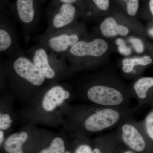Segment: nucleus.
<instances>
[{
    "instance_id": "c756f323",
    "label": "nucleus",
    "mask_w": 153,
    "mask_h": 153,
    "mask_svg": "<svg viewBox=\"0 0 153 153\" xmlns=\"http://www.w3.org/2000/svg\"><path fill=\"white\" fill-rule=\"evenodd\" d=\"M40 1H41V4H44V3H45L47 0H40Z\"/></svg>"
},
{
    "instance_id": "9b49d317",
    "label": "nucleus",
    "mask_w": 153,
    "mask_h": 153,
    "mask_svg": "<svg viewBox=\"0 0 153 153\" xmlns=\"http://www.w3.org/2000/svg\"><path fill=\"white\" fill-rule=\"evenodd\" d=\"M99 30L102 36L106 38H115L119 36L126 37L131 32L128 27L119 23L112 16L105 18L100 24Z\"/></svg>"
},
{
    "instance_id": "a878e982",
    "label": "nucleus",
    "mask_w": 153,
    "mask_h": 153,
    "mask_svg": "<svg viewBox=\"0 0 153 153\" xmlns=\"http://www.w3.org/2000/svg\"><path fill=\"white\" fill-rule=\"evenodd\" d=\"M4 134L3 130H0V145L1 146L4 143Z\"/></svg>"
},
{
    "instance_id": "f8f14e48",
    "label": "nucleus",
    "mask_w": 153,
    "mask_h": 153,
    "mask_svg": "<svg viewBox=\"0 0 153 153\" xmlns=\"http://www.w3.org/2000/svg\"><path fill=\"white\" fill-rule=\"evenodd\" d=\"M70 96L68 91L64 90L60 85L51 88L44 94L42 101V107L45 111H52L56 107L63 104L65 100Z\"/></svg>"
},
{
    "instance_id": "4be33fe9",
    "label": "nucleus",
    "mask_w": 153,
    "mask_h": 153,
    "mask_svg": "<svg viewBox=\"0 0 153 153\" xmlns=\"http://www.w3.org/2000/svg\"><path fill=\"white\" fill-rule=\"evenodd\" d=\"M94 7L99 10L105 11L108 10L110 7V0H89Z\"/></svg>"
},
{
    "instance_id": "bb28decb",
    "label": "nucleus",
    "mask_w": 153,
    "mask_h": 153,
    "mask_svg": "<svg viewBox=\"0 0 153 153\" xmlns=\"http://www.w3.org/2000/svg\"><path fill=\"white\" fill-rule=\"evenodd\" d=\"M149 8L151 14L153 16V0H150L149 2Z\"/></svg>"
},
{
    "instance_id": "f257e3e1",
    "label": "nucleus",
    "mask_w": 153,
    "mask_h": 153,
    "mask_svg": "<svg viewBox=\"0 0 153 153\" xmlns=\"http://www.w3.org/2000/svg\"><path fill=\"white\" fill-rule=\"evenodd\" d=\"M84 93L85 98L96 105L131 109L129 85L111 68L104 67L96 74L85 85Z\"/></svg>"
},
{
    "instance_id": "9d476101",
    "label": "nucleus",
    "mask_w": 153,
    "mask_h": 153,
    "mask_svg": "<svg viewBox=\"0 0 153 153\" xmlns=\"http://www.w3.org/2000/svg\"><path fill=\"white\" fill-rule=\"evenodd\" d=\"M152 62V59L147 55L140 57H126L121 61L120 68L124 77L134 79L140 76L143 68Z\"/></svg>"
},
{
    "instance_id": "7ed1b4c3",
    "label": "nucleus",
    "mask_w": 153,
    "mask_h": 153,
    "mask_svg": "<svg viewBox=\"0 0 153 153\" xmlns=\"http://www.w3.org/2000/svg\"><path fill=\"white\" fill-rule=\"evenodd\" d=\"M111 47L104 38H96L90 41L81 40L68 51L78 66L83 67L101 66L105 65Z\"/></svg>"
},
{
    "instance_id": "4468645a",
    "label": "nucleus",
    "mask_w": 153,
    "mask_h": 153,
    "mask_svg": "<svg viewBox=\"0 0 153 153\" xmlns=\"http://www.w3.org/2000/svg\"><path fill=\"white\" fill-rule=\"evenodd\" d=\"M28 138V134L25 131L15 133L6 140L4 149L7 153H24L23 145Z\"/></svg>"
},
{
    "instance_id": "f3484780",
    "label": "nucleus",
    "mask_w": 153,
    "mask_h": 153,
    "mask_svg": "<svg viewBox=\"0 0 153 153\" xmlns=\"http://www.w3.org/2000/svg\"><path fill=\"white\" fill-rule=\"evenodd\" d=\"M142 123L147 137L153 141V107L152 110L146 116L144 120L142 121Z\"/></svg>"
},
{
    "instance_id": "cd10ccee",
    "label": "nucleus",
    "mask_w": 153,
    "mask_h": 153,
    "mask_svg": "<svg viewBox=\"0 0 153 153\" xmlns=\"http://www.w3.org/2000/svg\"><path fill=\"white\" fill-rule=\"evenodd\" d=\"M119 153H137L135 152L134 151L131 150L129 149L128 148L125 149L123 150H120V152Z\"/></svg>"
},
{
    "instance_id": "f03ea898",
    "label": "nucleus",
    "mask_w": 153,
    "mask_h": 153,
    "mask_svg": "<svg viewBox=\"0 0 153 153\" xmlns=\"http://www.w3.org/2000/svg\"><path fill=\"white\" fill-rule=\"evenodd\" d=\"M134 111L94 104L76 111V126L82 131L100 132L118 125L125 117L132 114Z\"/></svg>"
},
{
    "instance_id": "7c9ffc66",
    "label": "nucleus",
    "mask_w": 153,
    "mask_h": 153,
    "mask_svg": "<svg viewBox=\"0 0 153 153\" xmlns=\"http://www.w3.org/2000/svg\"><path fill=\"white\" fill-rule=\"evenodd\" d=\"M64 153H71L70 152H69V151H66V152H64Z\"/></svg>"
},
{
    "instance_id": "39448f33",
    "label": "nucleus",
    "mask_w": 153,
    "mask_h": 153,
    "mask_svg": "<svg viewBox=\"0 0 153 153\" xmlns=\"http://www.w3.org/2000/svg\"><path fill=\"white\" fill-rule=\"evenodd\" d=\"M51 26L55 30H61L74 23L79 13L75 4H61L49 7Z\"/></svg>"
},
{
    "instance_id": "412c9836",
    "label": "nucleus",
    "mask_w": 153,
    "mask_h": 153,
    "mask_svg": "<svg viewBox=\"0 0 153 153\" xmlns=\"http://www.w3.org/2000/svg\"><path fill=\"white\" fill-rule=\"evenodd\" d=\"M13 120L7 114H0V129L5 131L8 129L12 125Z\"/></svg>"
},
{
    "instance_id": "a211bd4d",
    "label": "nucleus",
    "mask_w": 153,
    "mask_h": 153,
    "mask_svg": "<svg viewBox=\"0 0 153 153\" xmlns=\"http://www.w3.org/2000/svg\"><path fill=\"white\" fill-rule=\"evenodd\" d=\"M115 43L117 46L118 51L121 55L126 57L131 55L132 49L127 45L126 42L123 38L120 37L117 38Z\"/></svg>"
},
{
    "instance_id": "b1692460",
    "label": "nucleus",
    "mask_w": 153,
    "mask_h": 153,
    "mask_svg": "<svg viewBox=\"0 0 153 153\" xmlns=\"http://www.w3.org/2000/svg\"><path fill=\"white\" fill-rule=\"evenodd\" d=\"M79 0H51L49 7H53L61 4H78Z\"/></svg>"
},
{
    "instance_id": "5701e85b",
    "label": "nucleus",
    "mask_w": 153,
    "mask_h": 153,
    "mask_svg": "<svg viewBox=\"0 0 153 153\" xmlns=\"http://www.w3.org/2000/svg\"><path fill=\"white\" fill-rule=\"evenodd\" d=\"M92 149L89 144L82 143L76 146L74 153H92Z\"/></svg>"
},
{
    "instance_id": "aec40b11",
    "label": "nucleus",
    "mask_w": 153,
    "mask_h": 153,
    "mask_svg": "<svg viewBox=\"0 0 153 153\" xmlns=\"http://www.w3.org/2000/svg\"><path fill=\"white\" fill-rule=\"evenodd\" d=\"M127 13L130 16H134L138 11L139 0H127L125 2Z\"/></svg>"
},
{
    "instance_id": "c85d7f7f",
    "label": "nucleus",
    "mask_w": 153,
    "mask_h": 153,
    "mask_svg": "<svg viewBox=\"0 0 153 153\" xmlns=\"http://www.w3.org/2000/svg\"><path fill=\"white\" fill-rule=\"evenodd\" d=\"M148 33L149 35L153 38V27L150 28L148 30Z\"/></svg>"
},
{
    "instance_id": "dca6fc26",
    "label": "nucleus",
    "mask_w": 153,
    "mask_h": 153,
    "mask_svg": "<svg viewBox=\"0 0 153 153\" xmlns=\"http://www.w3.org/2000/svg\"><path fill=\"white\" fill-rule=\"evenodd\" d=\"M13 44L12 36L9 31L1 26L0 29V51L5 52L10 49Z\"/></svg>"
},
{
    "instance_id": "1a4fd4ad",
    "label": "nucleus",
    "mask_w": 153,
    "mask_h": 153,
    "mask_svg": "<svg viewBox=\"0 0 153 153\" xmlns=\"http://www.w3.org/2000/svg\"><path fill=\"white\" fill-rule=\"evenodd\" d=\"M40 0H16L14 13L23 24L30 25L36 22L40 14Z\"/></svg>"
},
{
    "instance_id": "20e7f679",
    "label": "nucleus",
    "mask_w": 153,
    "mask_h": 153,
    "mask_svg": "<svg viewBox=\"0 0 153 153\" xmlns=\"http://www.w3.org/2000/svg\"><path fill=\"white\" fill-rule=\"evenodd\" d=\"M117 126L118 138L127 148L137 153L146 152L147 137L142 121L136 120L131 114L125 117Z\"/></svg>"
},
{
    "instance_id": "2f4dec72",
    "label": "nucleus",
    "mask_w": 153,
    "mask_h": 153,
    "mask_svg": "<svg viewBox=\"0 0 153 153\" xmlns=\"http://www.w3.org/2000/svg\"><path fill=\"white\" fill-rule=\"evenodd\" d=\"M122 1H124L125 2L126 1H127V0H122Z\"/></svg>"
},
{
    "instance_id": "6ab92c4d",
    "label": "nucleus",
    "mask_w": 153,
    "mask_h": 153,
    "mask_svg": "<svg viewBox=\"0 0 153 153\" xmlns=\"http://www.w3.org/2000/svg\"><path fill=\"white\" fill-rule=\"evenodd\" d=\"M128 41L131 44L132 47L137 54H142L144 52V44L139 37L135 36H129Z\"/></svg>"
},
{
    "instance_id": "ddd939ff",
    "label": "nucleus",
    "mask_w": 153,
    "mask_h": 153,
    "mask_svg": "<svg viewBox=\"0 0 153 153\" xmlns=\"http://www.w3.org/2000/svg\"><path fill=\"white\" fill-rule=\"evenodd\" d=\"M49 58L47 51L44 48H39L34 52L33 62L46 79H52L55 77V72L50 66Z\"/></svg>"
},
{
    "instance_id": "393cba45",
    "label": "nucleus",
    "mask_w": 153,
    "mask_h": 153,
    "mask_svg": "<svg viewBox=\"0 0 153 153\" xmlns=\"http://www.w3.org/2000/svg\"><path fill=\"white\" fill-rule=\"evenodd\" d=\"M9 0H1V10H4Z\"/></svg>"
},
{
    "instance_id": "2eb2a0df",
    "label": "nucleus",
    "mask_w": 153,
    "mask_h": 153,
    "mask_svg": "<svg viewBox=\"0 0 153 153\" xmlns=\"http://www.w3.org/2000/svg\"><path fill=\"white\" fill-rule=\"evenodd\" d=\"M65 152L64 140L60 137H57L52 140L48 147L41 150L39 153H64Z\"/></svg>"
},
{
    "instance_id": "0eeeda50",
    "label": "nucleus",
    "mask_w": 153,
    "mask_h": 153,
    "mask_svg": "<svg viewBox=\"0 0 153 153\" xmlns=\"http://www.w3.org/2000/svg\"><path fill=\"white\" fill-rule=\"evenodd\" d=\"M132 97L138 102L136 108L153 101V77L140 76L129 85Z\"/></svg>"
},
{
    "instance_id": "423d86ee",
    "label": "nucleus",
    "mask_w": 153,
    "mask_h": 153,
    "mask_svg": "<svg viewBox=\"0 0 153 153\" xmlns=\"http://www.w3.org/2000/svg\"><path fill=\"white\" fill-rule=\"evenodd\" d=\"M13 68L20 77L35 86L42 85L46 79L33 61L25 56H19L15 59Z\"/></svg>"
},
{
    "instance_id": "6e6552de",
    "label": "nucleus",
    "mask_w": 153,
    "mask_h": 153,
    "mask_svg": "<svg viewBox=\"0 0 153 153\" xmlns=\"http://www.w3.org/2000/svg\"><path fill=\"white\" fill-rule=\"evenodd\" d=\"M77 30H65L52 35L48 38L47 45L52 51L57 53L68 52L71 47L80 41Z\"/></svg>"
}]
</instances>
